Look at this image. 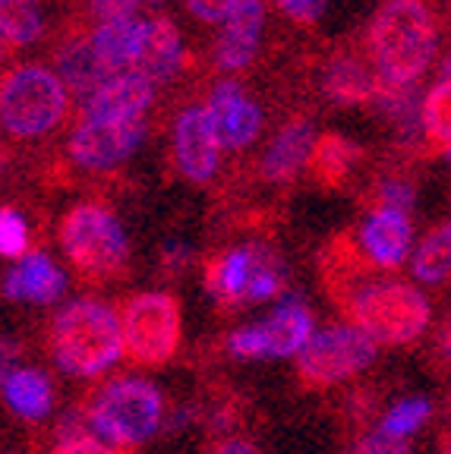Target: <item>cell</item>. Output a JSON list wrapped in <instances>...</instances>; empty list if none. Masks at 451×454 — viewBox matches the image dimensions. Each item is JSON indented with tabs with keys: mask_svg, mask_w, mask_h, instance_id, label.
<instances>
[{
	"mask_svg": "<svg viewBox=\"0 0 451 454\" xmlns=\"http://www.w3.org/2000/svg\"><path fill=\"white\" fill-rule=\"evenodd\" d=\"M439 22L430 0H385L369 20L367 51L385 85H414L432 60Z\"/></svg>",
	"mask_w": 451,
	"mask_h": 454,
	"instance_id": "6da1fadb",
	"label": "cell"
},
{
	"mask_svg": "<svg viewBox=\"0 0 451 454\" xmlns=\"http://www.w3.org/2000/svg\"><path fill=\"white\" fill-rule=\"evenodd\" d=\"M51 348L67 376L92 379L111 369L123 350V325L117 312L95 297L67 303L51 325Z\"/></svg>",
	"mask_w": 451,
	"mask_h": 454,
	"instance_id": "7a4b0ae2",
	"label": "cell"
},
{
	"mask_svg": "<svg viewBox=\"0 0 451 454\" xmlns=\"http://www.w3.org/2000/svg\"><path fill=\"white\" fill-rule=\"evenodd\" d=\"M338 300L351 325L382 344H410L430 325V303L423 294L410 284L392 281V275H367L338 294Z\"/></svg>",
	"mask_w": 451,
	"mask_h": 454,
	"instance_id": "3957f363",
	"label": "cell"
},
{
	"mask_svg": "<svg viewBox=\"0 0 451 454\" xmlns=\"http://www.w3.org/2000/svg\"><path fill=\"white\" fill-rule=\"evenodd\" d=\"M67 85L42 64H20L0 76V129L13 139H42L67 117Z\"/></svg>",
	"mask_w": 451,
	"mask_h": 454,
	"instance_id": "277c9868",
	"label": "cell"
},
{
	"mask_svg": "<svg viewBox=\"0 0 451 454\" xmlns=\"http://www.w3.org/2000/svg\"><path fill=\"white\" fill-rule=\"evenodd\" d=\"M164 401L162 391L146 379H117L101 385L85 404L89 429L111 445H139L148 435H155L162 423Z\"/></svg>",
	"mask_w": 451,
	"mask_h": 454,
	"instance_id": "5b68a950",
	"label": "cell"
},
{
	"mask_svg": "<svg viewBox=\"0 0 451 454\" xmlns=\"http://www.w3.org/2000/svg\"><path fill=\"white\" fill-rule=\"evenodd\" d=\"M60 247L73 269L89 281H111L130 259V243L120 221L95 202L73 206L60 218Z\"/></svg>",
	"mask_w": 451,
	"mask_h": 454,
	"instance_id": "8992f818",
	"label": "cell"
},
{
	"mask_svg": "<svg viewBox=\"0 0 451 454\" xmlns=\"http://www.w3.org/2000/svg\"><path fill=\"white\" fill-rule=\"evenodd\" d=\"M123 350L136 366H164L180 348V303L174 294L146 291L123 303Z\"/></svg>",
	"mask_w": 451,
	"mask_h": 454,
	"instance_id": "52a82bcc",
	"label": "cell"
},
{
	"mask_svg": "<svg viewBox=\"0 0 451 454\" xmlns=\"http://www.w3.org/2000/svg\"><path fill=\"white\" fill-rule=\"evenodd\" d=\"M376 360V340L357 325H328L313 334L297 354V376L304 388H332L357 376Z\"/></svg>",
	"mask_w": 451,
	"mask_h": 454,
	"instance_id": "ba28073f",
	"label": "cell"
},
{
	"mask_svg": "<svg viewBox=\"0 0 451 454\" xmlns=\"http://www.w3.org/2000/svg\"><path fill=\"white\" fill-rule=\"evenodd\" d=\"M313 338V312L300 297H288L268 319L240 328L227 338V350L240 360H275L294 356Z\"/></svg>",
	"mask_w": 451,
	"mask_h": 454,
	"instance_id": "9c48e42d",
	"label": "cell"
},
{
	"mask_svg": "<svg viewBox=\"0 0 451 454\" xmlns=\"http://www.w3.org/2000/svg\"><path fill=\"white\" fill-rule=\"evenodd\" d=\"M146 139V121H79L67 152L85 170H107L127 161Z\"/></svg>",
	"mask_w": 451,
	"mask_h": 454,
	"instance_id": "30bf717a",
	"label": "cell"
},
{
	"mask_svg": "<svg viewBox=\"0 0 451 454\" xmlns=\"http://www.w3.org/2000/svg\"><path fill=\"white\" fill-rule=\"evenodd\" d=\"M177 168L190 184H209L221 161V136L209 105H190L174 123Z\"/></svg>",
	"mask_w": 451,
	"mask_h": 454,
	"instance_id": "8fae6325",
	"label": "cell"
},
{
	"mask_svg": "<svg viewBox=\"0 0 451 454\" xmlns=\"http://www.w3.org/2000/svg\"><path fill=\"white\" fill-rule=\"evenodd\" d=\"M155 101V82L142 73H117L83 105V121H146V111Z\"/></svg>",
	"mask_w": 451,
	"mask_h": 454,
	"instance_id": "7c38bea8",
	"label": "cell"
},
{
	"mask_svg": "<svg viewBox=\"0 0 451 454\" xmlns=\"http://www.w3.org/2000/svg\"><path fill=\"white\" fill-rule=\"evenodd\" d=\"M180 60H184V42H180V32H177L174 22L168 16L142 20L133 70L142 73L148 82L162 85L177 76Z\"/></svg>",
	"mask_w": 451,
	"mask_h": 454,
	"instance_id": "4fadbf2b",
	"label": "cell"
},
{
	"mask_svg": "<svg viewBox=\"0 0 451 454\" xmlns=\"http://www.w3.org/2000/svg\"><path fill=\"white\" fill-rule=\"evenodd\" d=\"M262 26H265V4L262 0H240V7L225 20L218 42H215V64L233 73L249 67L259 51Z\"/></svg>",
	"mask_w": 451,
	"mask_h": 454,
	"instance_id": "5bb4252c",
	"label": "cell"
},
{
	"mask_svg": "<svg viewBox=\"0 0 451 454\" xmlns=\"http://www.w3.org/2000/svg\"><path fill=\"white\" fill-rule=\"evenodd\" d=\"M209 111L215 117V127H218L221 145H227V149H247L259 136L262 114L237 82H221L209 98Z\"/></svg>",
	"mask_w": 451,
	"mask_h": 454,
	"instance_id": "9a60e30c",
	"label": "cell"
},
{
	"mask_svg": "<svg viewBox=\"0 0 451 454\" xmlns=\"http://www.w3.org/2000/svg\"><path fill=\"white\" fill-rule=\"evenodd\" d=\"M410 215L398 212V208H379L369 215V221L360 231V243H363V255L373 265L382 269H398L410 253Z\"/></svg>",
	"mask_w": 451,
	"mask_h": 454,
	"instance_id": "2e32d148",
	"label": "cell"
},
{
	"mask_svg": "<svg viewBox=\"0 0 451 454\" xmlns=\"http://www.w3.org/2000/svg\"><path fill=\"white\" fill-rule=\"evenodd\" d=\"M64 291H67L64 271L57 269L44 253L22 255L20 265L4 281V294L10 300H28V303H38V306H48L54 300H60Z\"/></svg>",
	"mask_w": 451,
	"mask_h": 454,
	"instance_id": "e0dca14e",
	"label": "cell"
},
{
	"mask_svg": "<svg viewBox=\"0 0 451 454\" xmlns=\"http://www.w3.org/2000/svg\"><path fill=\"white\" fill-rule=\"evenodd\" d=\"M322 89L338 105H373L382 89V79L367 60L353 54H338L325 67Z\"/></svg>",
	"mask_w": 451,
	"mask_h": 454,
	"instance_id": "ac0fdd59",
	"label": "cell"
},
{
	"mask_svg": "<svg viewBox=\"0 0 451 454\" xmlns=\"http://www.w3.org/2000/svg\"><path fill=\"white\" fill-rule=\"evenodd\" d=\"M316 145V136H313V123L306 117H297L290 121L281 133L272 139L265 158H262V174L272 184H288L300 174L306 161H310V152Z\"/></svg>",
	"mask_w": 451,
	"mask_h": 454,
	"instance_id": "d6986e66",
	"label": "cell"
},
{
	"mask_svg": "<svg viewBox=\"0 0 451 454\" xmlns=\"http://www.w3.org/2000/svg\"><path fill=\"white\" fill-rule=\"evenodd\" d=\"M57 60V76L64 79V85L79 98H89L92 92H99L101 85L111 79V73L105 70V64L95 54L92 38L85 35H70L54 54Z\"/></svg>",
	"mask_w": 451,
	"mask_h": 454,
	"instance_id": "ffe728a7",
	"label": "cell"
},
{
	"mask_svg": "<svg viewBox=\"0 0 451 454\" xmlns=\"http://www.w3.org/2000/svg\"><path fill=\"white\" fill-rule=\"evenodd\" d=\"M363 158L357 142H351L347 136L341 133H325L316 139L310 152V174L319 186L325 190H338V186L347 184L351 170L357 168V161Z\"/></svg>",
	"mask_w": 451,
	"mask_h": 454,
	"instance_id": "44dd1931",
	"label": "cell"
},
{
	"mask_svg": "<svg viewBox=\"0 0 451 454\" xmlns=\"http://www.w3.org/2000/svg\"><path fill=\"white\" fill-rule=\"evenodd\" d=\"M139 28L142 22L136 16H123V20L99 22V28L92 32L95 54H99V60L111 76L133 70L136 48H139Z\"/></svg>",
	"mask_w": 451,
	"mask_h": 454,
	"instance_id": "7402d4cb",
	"label": "cell"
},
{
	"mask_svg": "<svg viewBox=\"0 0 451 454\" xmlns=\"http://www.w3.org/2000/svg\"><path fill=\"white\" fill-rule=\"evenodd\" d=\"M4 395H7L10 411L22 419H42L54 407V385L42 369L32 366L13 369L10 379L4 382Z\"/></svg>",
	"mask_w": 451,
	"mask_h": 454,
	"instance_id": "603a6c76",
	"label": "cell"
},
{
	"mask_svg": "<svg viewBox=\"0 0 451 454\" xmlns=\"http://www.w3.org/2000/svg\"><path fill=\"white\" fill-rule=\"evenodd\" d=\"M253 262H256V247L231 249L227 255H221L218 262H212L209 271H205L209 291H212L221 303H247Z\"/></svg>",
	"mask_w": 451,
	"mask_h": 454,
	"instance_id": "cb8c5ba5",
	"label": "cell"
},
{
	"mask_svg": "<svg viewBox=\"0 0 451 454\" xmlns=\"http://www.w3.org/2000/svg\"><path fill=\"white\" fill-rule=\"evenodd\" d=\"M423 152H451V79H442L423 98Z\"/></svg>",
	"mask_w": 451,
	"mask_h": 454,
	"instance_id": "d4e9b609",
	"label": "cell"
},
{
	"mask_svg": "<svg viewBox=\"0 0 451 454\" xmlns=\"http://www.w3.org/2000/svg\"><path fill=\"white\" fill-rule=\"evenodd\" d=\"M414 275L423 284H442L451 278V221L423 237L414 255Z\"/></svg>",
	"mask_w": 451,
	"mask_h": 454,
	"instance_id": "484cf974",
	"label": "cell"
},
{
	"mask_svg": "<svg viewBox=\"0 0 451 454\" xmlns=\"http://www.w3.org/2000/svg\"><path fill=\"white\" fill-rule=\"evenodd\" d=\"M42 10L36 0H0V35L13 48L32 44L42 35Z\"/></svg>",
	"mask_w": 451,
	"mask_h": 454,
	"instance_id": "4316f807",
	"label": "cell"
},
{
	"mask_svg": "<svg viewBox=\"0 0 451 454\" xmlns=\"http://www.w3.org/2000/svg\"><path fill=\"white\" fill-rule=\"evenodd\" d=\"M430 413H432V404L426 401V397H407V401H398V404L385 413V419H382V433L404 439V435L416 433V429L426 423Z\"/></svg>",
	"mask_w": 451,
	"mask_h": 454,
	"instance_id": "83f0119b",
	"label": "cell"
},
{
	"mask_svg": "<svg viewBox=\"0 0 451 454\" xmlns=\"http://www.w3.org/2000/svg\"><path fill=\"white\" fill-rule=\"evenodd\" d=\"M369 199L379 208H398V212L410 215V208L416 202V184L410 177H404V174H385V177H379L373 184Z\"/></svg>",
	"mask_w": 451,
	"mask_h": 454,
	"instance_id": "f1b7e54d",
	"label": "cell"
},
{
	"mask_svg": "<svg viewBox=\"0 0 451 454\" xmlns=\"http://www.w3.org/2000/svg\"><path fill=\"white\" fill-rule=\"evenodd\" d=\"M0 255L22 259L28 255V224L16 208H0Z\"/></svg>",
	"mask_w": 451,
	"mask_h": 454,
	"instance_id": "f546056e",
	"label": "cell"
},
{
	"mask_svg": "<svg viewBox=\"0 0 451 454\" xmlns=\"http://www.w3.org/2000/svg\"><path fill=\"white\" fill-rule=\"evenodd\" d=\"M353 454H414V451H410V445L404 439L388 435L379 429V433L363 435V439L357 442V448H353Z\"/></svg>",
	"mask_w": 451,
	"mask_h": 454,
	"instance_id": "4dcf8cb0",
	"label": "cell"
},
{
	"mask_svg": "<svg viewBox=\"0 0 451 454\" xmlns=\"http://www.w3.org/2000/svg\"><path fill=\"white\" fill-rule=\"evenodd\" d=\"M51 454H127V451H123V445H111V442H105V439L79 435V439L60 442Z\"/></svg>",
	"mask_w": 451,
	"mask_h": 454,
	"instance_id": "1f68e13d",
	"label": "cell"
},
{
	"mask_svg": "<svg viewBox=\"0 0 451 454\" xmlns=\"http://www.w3.org/2000/svg\"><path fill=\"white\" fill-rule=\"evenodd\" d=\"M142 4H146V0H89V13L99 22L123 20V16H136V10H139Z\"/></svg>",
	"mask_w": 451,
	"mask_h": 454,
	"instance_id": "d6a6232c",
	"label": "cell"
},
{
	"mask_svg": "<svg viewBox=\"0 0 451 454\" xmlns=\"http://www.w3.org/2000/svg\"><path fill=\"white\" fill-rule=\"evenodd\" d=\"M275 4L281 7V13L290 16L294 22L313 26V22L325 13V4H328V0H275Z\"/></svg>",
	"mask_w": 451,
	"mask_h": 454,
	"instance_id": "836d02e7",
	"label": "cell"
},
{
	"mask_svg": "<svg viewBox=\"0 0 451 454\" xmlns=\"http://www.w3.org/2000/svg\"><path fill=\"white\" fill-rule=\"evenodd\" d=\"M186 7L202 22H225L240 7V0H186Z\"/></svg>",
	"mask_w": 451,
	"mask_h": 454,
	"instance_id": "e575fe53",
	"label": "cell"
},
{
	"mask_svg": "<svg viewBox=\"0 0 451 454\" xmlns=\"http://www.w3.org/2000/svg\"><path fill=\"white\" fill-rule=\"evenodd\" d=\"M432 356H436L439 366H451V312L442 319L436 332V340H432Z\"/></svg>",
	"mask_w": 451,
	"mask_h": 454,
	"instance_id": "d590c367",
	"label": "cell"
},
{
	"mask_svg": "<svg viewBox=\"0 0 451 454\" xmlns=\"http://www.w3.org/2000/svg\"><path fill=\"white\" fill-rule=\"evenodd\" d=\"M16 354H20V348H16L13 340L0 338V388H4V382H7L10 372L16 369Z\"/></svg>",
	"mask_w": 451,
	"mask_h": 454,
	"instance_id": "8d00e7d4",
	"label": "cell"
},
{
	"mask_svg": "<svg viewBox=\"0 0 451 454\" xmlns=\"http://www.w3.org/2000/svg\"><path fill=\"white\" fill-rule=\"evenodd\" d=\"M209 454H262V451L247 439H225V442H218Z\"/></svg>",
	"mask_w": 451,
	"mask_h": 454,
	"instance_id": "74e56055",
	"label": "cell"
},
{
	"mask_svg": "<svg viewBox=\"0 0 451 454\" xmlns=\"http://www.w3.org/2000/svg\"><path fill=\"white\" fill-rule=\"evenodd\" d=\"M439 76H442V79H451V51L445 54L442 67H439Z\"/></svg>",
	"mask_w": 451,
	"mask_h": 454,
	"instance_id": "f35d334b",
	"label": "cell"
},
{
	"mask_svg": "<svg viewBox=\"0 0 451 454\" xmlns=\"http://www.w3.org/2000/svg\"><path fill=\"white\" fill-rule=\"evenodd\" d=\"M10 48H13V44L7 42V38L0 35V64H4V60H7V54H10Z\"/></svg>",
	"mask_w": 451,
	"mask_h": 454,
	"instance_id": "ab89813d",
	"label": "cell"
},
{
	"mask_svg": "<svg viewBox=\"0 0 451 454\" xmlns=\"http://www.w3.org/2000/svg\"><path fill=\"white\" fill-rule=\"evenodd\" d=\"M439 454H451V435H442V445H439Z\"/></svg>",
	"mask_w": 451,
	"mask_h": 454,
	"instance_id": "60d3db41",
	"label": "cell"
},
{
	"mask_svg": "<svg viewBox=\"0 0 451 454\" xmlns=\"http://www.w3.org/2000/svg\"><path fill=\"white\" fill-rule=\"evenodd\" d=\"M448 155H451V152H448Z\"/></svg>",
	"mask_w": 451,
	"mask_h": 454,
	"instance_id": "b9f144b4",
	"label": "cell"
}]
</instances>
